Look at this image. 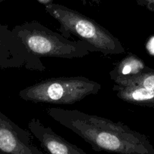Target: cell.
<instances>
[{
    "label": "cell",
    "mask_w": 154,
    "mask_h": 154,
    "mask_svg": "<svg viewBox=\"0 0 154 154\" xmlns=\"http://www.w3.org/2000/svg\"><path fill=\"white\" fill-rule=\"evenodd\" d=\"M38 3L42 4L44 5H50V4H52L54 0H37Z\"/></svg>",
    "instance_id": "cell-13"
},
{
    "label": "cell",
    "mask_w": 154,
    "mask_h": 154,
    "mask_svg": "<svg viewBox=\"0 0 154 154\" xmlns=\"http://www.w3.org/2000/svg\"><path fill=\"white\" fill-rule=\"evenodd\" d=\"M0 66L25 67L29 70L43 72L45 66L41 59L31 54L12 30L0 25Z\"/></svg>",
    "instance_id": "cell-5"
},
{
    "label": "cell",
    "mask_w": 154,
    "mask_h": 154,
    "mask_svg": "<svg viewBox=\"0 0 154 154\" xmlns=\"http://www.w3.org/2000/svg\"><path fill=\"white\" fill-rule=\"evenodd\" d=\"M101 89L99 82L85 76H60L45 79L23 88L20 98L33 103L72 104Z\"/></svg>",
    "instance_id": "cell-4"
},
{
    "label": "cell",
    "mask_w": 154,
    "mask_h": 154,
    "mask_svg": "<svg viewBox=\"0 0 154 154\" xmlns=\"http://www.w3.org/2000/svg\"><path fill=\"white\" fill-rule=\"evenodd\" d=\"M45 11L60 23V33L69 38L73 35L86 42L92 52L120 54L125 49L119 38L95 20L60 4L45 5Z\"/></svg>",
    "instance_id": "cell-2"
},
{
    "label": "cell",
    "mask_w": 154,
    "mask_h": 154,
    "mask_svg": "<svg viewBox=\"0 0 154 154\" xmlns=\"http://www.w3.org/2000/svg\"><path fill=\"white\" fill-rule=\"evenodd\" d=\"M28 129L48 154H88L58 135L50 127L45 126L39 119H31L28 123Z\"/></svg>",
    "instance_id": "cell-7"
},
{
    "label": "cell",
    "mask_w": 154,
    "mask_h": 154,
    "mask_svg": "<svg viewBox=\"0 0 154 154\" xmlns=\"http://www.w3.org/2000/svg\"><path fill=\"white\" fill-rule=\"evenodd\" d=\"M47 113L54 121L71 130L97 152L117 154H154V147L144 134L121 122L76 109L51 107Z\"/></svg>",
    "instance_id": "cell-1"
},
{
    "label": "cell",
    "mask_w": 154,
    "mask_h": 154,
    "mask_svg": "<svg viewBox=\"0 0 154 154\" xmlns=\"http://www.w3.org/2000/svg\"><path fill=\"white\" fill-rule=\"evenodd\" d=\"M5 1H6V0H0V3H1V2H5Z\"/></svg>",
    "instance_id": "cell-14"
},
{
    "label": "cell",
    "mask_w": 154,
    "mask_h": 154,
    "mask_svg": "<svg viewBox=\"0 0 154 154\" xmlns=\"http://www.w3.org/2000/svg\"><path fill=\"white\" fill-rule=\"evenodd\" d=\"M141 58L134 54H128L122 60L116 64L109 72V76L112 81L135 75L147 68Z\"/></svg>",
    "instance_id": "cell-9"
},
{
    "label": "cell",
    "mask_w": 154,
    "mask_h": 154,
    "mask_svg": "<svg viewBox=\"0 0 154 154\" xmlns=\"http://www.w3.org/2000/svg\"><path fill=\"white\" fill-rule=\"evenodd\" d=\"M113 82L114 84L122 86L138 85L148 89L154 90V69L147 67L137 75L116 79Z\"/></svg>",
    "instance_id": "cell-10"
},
{
    "label": "cell",
    "mask_w": 154,
    "mask_h": 154,
    "mask_svg": "<svg viewBox=\"0 0 154 154\" xmlns=\"http://www.w3.org/2000/svg\"><path fill=\"white\" fill-rule=\"evenodd\" d=\"M112 90L117 97L123 101L143 106H154V90L138 85H122L114 84Z\"/></svg>",
    "instance_id": "cell-8"
},
{
    "label": "cell",
    "mask_w": 154,
    "mask_h": 154,
    "mask_svg": "<svg viewBox=\"0 0 154 154\" xmlns=\"http://www.w3.org/2000/svg\"><path fill=\"white\" fill-rule=\"evenodd\" d=\"M141 6L145 7L151 11H154V0H135Z\"/></svg>",
    "instance_id": "cell-11"
},
{
    "label": "cell",
    "mask_w": 154,
    "mask_h": 154,
    "mask_svg": "<svg viewBox=\"0 0 154 154\" xmlns=\"http://www.w3.org/2000/svg\"><path fill=\"white\" fill-rule=\"evenodd\" d=\"M81 1H82V2H84L85 4L91 3L94 4V5H99L102 0H81Z\"/></svg>",
    "instance_id": "cell-12"
},
{
    "label": "cell",
    "mask_w": 154,
    "mask_h": 154,
    "mask_svg": "<svg viewBox=\"0 0 154 154\" xmlns=\"http://www.w3.org/2000/svg\"><path fill=\"white\" fill-rule=\"evenodd\" d=\"M26 49L36 57L82 58L92 52L86 42L70 40L36 20L26 22L12 29Z\"/></svg>",
    "instance_id": "cell-3"
},
{
    "label": "cell",
    "mask_w": 154,
    "mask_h": 154,
    "mask_svg": "<svg viewBox=\"0 0 154 154\" xmlns=\"http://www.w3.org/2000/svg\"><path fill=\"white\" fill-rule=\"evenodd\" d=\"M32 136L0 113V154H46L32 143Z\"/></svg>",
    "instance_id": "cell-6"
}]
</instances>
